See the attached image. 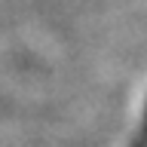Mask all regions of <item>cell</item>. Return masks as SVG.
Returning a JSON list of instances; mask_svg holds the SVG:
<instances>
[{
  "mask_svg": "<svg viewBox=\"0 0 147 147\" xmlns=\"http://www.w3.org/2000/svg\"><path fill=\"white\" fill-rule=\"evenodd\" d=\"M132 147H147V107H144V123H141V129H138Z\"/></svg>",
  "mask_w": 147,
  "mask_h": 147,
  "instance_id": "1",
  "label": "cell"
}]
</instances>
